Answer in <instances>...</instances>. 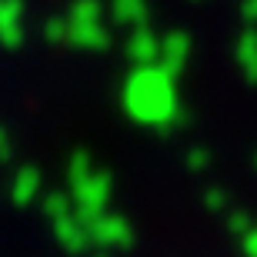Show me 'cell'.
I'll use <instances>...</instances> for the list:
<instances>
[{
	"label": "cell",
	"mask_w": 257,
	"mask_h": 257,
	"mask_svg": "<svg viewBox=\"0 0 257 257\" xmlns=\"http://www.w3.org/2000/svg\"><path fill=\"white\" fill-rule=\"evenodd\" d=\"M127 110L147 127H167L177 117V94H174V74L164 67H137V74L127 84Z\"/></svg>",
	"instance_id": "cell-1"
},
{
	"label": "cell",
	"mask_w": 257,
	"mask_h": 257,
	"mask_svg": "<svg viewBox=\"0 0 257 257\" xmlns=\"http://www.w3.org/2000/svg\"><path fill=\"white\" fill-rule=\"evenodd\" d=\"M187 37L184 34H171V37L161 40V67L167 70V74H177L184 67V60H187Z\"/></svg>",
	"instance_id": "cell-2"
},
{
	"label": "cell",
	"mask_w": 257,
	"mask_h": 257,
	"mask_svg": "<svg viewBox=\"0 0 257 257\" xmlns=\"http://www.w3.org/2000/svg\"><path fill=\"white\" fill-rule=\"evenodd\" d=\"M131 57L137 60V67H147V64H154V60H161V40H154L147 30H141V34L131 40Z\"/></svg>",
	"instance_id": "cell-3"
},
{
	"label": "cell",
	"mask_w": 257,
	"mask_h": 257,
	"mask_svg": "<svg viewBox=\"0 0 257 257\" xmlns=\"http://www.w3.org/2000/svg\"><path fill=\"white\" fill-rule=\"evenodd\" d=\"M237 64L250 80H257V30H247L237 40Z\"/></svg>",
	"instance_id": "cell-4"
},
{
	"label": "cell",
	"mask_w": 257,
	"mask_h": 257,
	"mask_svg": "<svg viewBox=\"0 0 257 257\" xmlns=\"http://www.w3.org/2000/svg\"><path fill=\"white\" fill-rule=\"evenodd\" d=\"M94 230H97V237H104V240H127V224H124V220H117V217L97 220Z\"/></svg>",
	"instance_id": "cell-5"
},
{
	"label": "cell",
	"mask_w": 257,
	"mask_h": 257,
	"mask_svg": "<svg viewBox=\"0 0 257 257\" xmlns=\"http://www.w3.org/2000/svg\"><path fill=\"white\" fill-rule=\"evenodd\" d=\"M244 20L257 24V0H244Z\"/></svg>",
	"instance_id": "cell-6"
}]
</instances>
